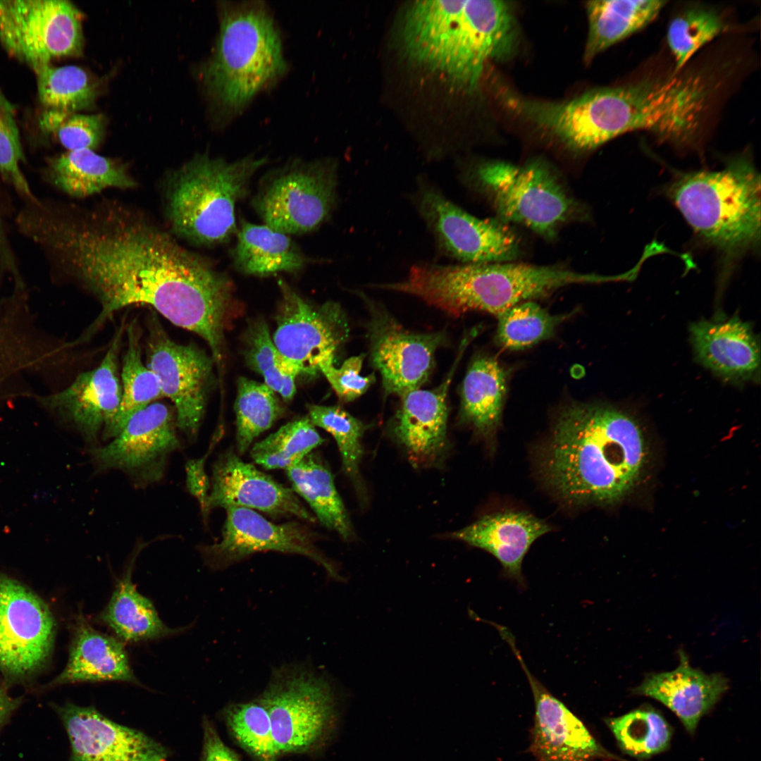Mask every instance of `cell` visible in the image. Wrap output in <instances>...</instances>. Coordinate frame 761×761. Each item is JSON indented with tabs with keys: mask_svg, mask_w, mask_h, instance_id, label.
Listing matches in <instances>:
<instances>
[{
	"mask_svg": "<svg viewBox=\"0 0 761 761\" xmlns=\"http://www.w3.org/2000/svg\"><path fill=\"white\" fill-rule=\"evenodd\" d=\"M35 71L38 96L46 109L76 113L94 104L97 85L80 67L48 64Z\"/></svg>",
	"mask_w": 761,
	"mask_h": 761,
	"instance_id": "8d00e7d4",
	"label": "cell"
},
{
	"mask_svg": "<svg viewBox=\"0 0 761 761\" xmlns=\"http://www.w3.org/2000/svg\"><path fill=\"white\" fill-rule=\"evenodd\" d=\"M646 457L643 433L631 414L609 404L573 402L555 419L538 469L564 503L605 506L631 491Z\"/></svg>",
	"mask_w": 761,
	"mask_h": 761,
	"instance_id": "7a4b0ae2",
	"label": "cell"
},
{
	"mask_svg": "<svg viewBox=\"0 0 761 761\" xmlns=\"http://www.w3.org/2000/svg\"><path fill=\"white\" fill-rule=\"evenodd\" d=\"M244 357L247 366L262 376L268 387L285 401L292 399L300 372L276 348L264 321H256L248 328Z\"/></svg>",
	"mask_w": 761,
	"mask_h": 761,
	"instance_id": "f35d334b",
	"label": "cell"
},
{
	"mask_svg": "<svg viewBox=\"0 0 761 761\" xmlns=\"http://www.w3.org/2000/svg\"><path fill=\"white\" fill-rule=\"evenodd\" d=\"M27 233L101 306L79 344L116 311L139 304L199 335L213 355L223 350L234 299L230 278L140 216L111 206L74 218L38 211Z\"/></svg>",
	"mask_w": 761,
	"mask_h": 761,
	"instance_id": "6da1fadb",
	"label": "cell"
},
{
	"mask_svg": "<svg viewBox=\"0 0 761 761\" xmlns=\"http://www.w3.org/2000/svg\"><path fill=\"white\" fill-rule=\"evenodd\" d=\"M338 163L331 159H292L267 173L252 204L264 223L299 235L326 223L336 206Z\"/></svg>",
	"mask_w": 761,
	"mask_h": 761,
	"instance_id": "9c48e42d",
	"label": "cell"
},
{
	"mask_svg": "<svg viewBox=\"0 0 761 761\" xmlns=\"http://www.w3.org/2000/svg\"><path fill=\"white\" fill-rule=\"evenodd\" d=\"M219 542L199 547L204 563L222 569L260 552L276 551L307 557L333 578L338 570L316 545V535L297 521L272 523L251 509L228 507Z\"/></svg>",
	"mask_w": 761,
	"mask_h": 761,
	"instance_id": "e0dca14e",
	"label": "cell"
},
{
	"mask_svg": "<svg viewBox=\"0 0 761 761\" xmlns=\"http://www.w3.org/2000/svg\"><path fill=\"white\" fill-rule=\"evenodd\" d=\"M0 43L34 70L54 58L79 55L80 13L65 0H0Z\"/></svg>",
	"mask_w": 761,
	"mask_h": 761,
	"instance_id": "8fae6325",
	"label": "cell"
},
{
	"mask_svg": "<svg viewBox=\"0 0 761 761\" xmlns=\"http://www.w3.org/2000/svg\"><path fill=\"white\" fill-rule=\"evenodd\" d=\"M668 193L697 235L727 255L760 241V177L747 155L722 168L683 174Z\"/></svg>",
	"mask_w": 761,
	"mask_h": 761,
	"instance_id": "8992f818",
	"label": "cell"
},
{
	"mask_svg": "<svg viewBox=\"0 0 761 761\" xmlns=\"http://www.w3.org/2000/svg\"><path fill=\"white\" fill-rule=\"evenodd\" d=\"M19 704L20 700L11 697L6 691V685L0 682V729Z\"/></svg>",
	"mask_w": 761,
	"mask_h": 761,
	"instance_id": "f907efd6",
	"label": "cell"
},
{
	"mask_svg": "<svg viewBox=\"0 0 761 761\" xmlns=\"http://www.w3.org/2000/svg\"><path fill=\"white\" fill-rule=\"evenodd\" d=\"M319 435L308 416L292 421L265 439L255 443L251 458L266 469H286L322 445Z\"/></svg>",
	"mask_w": 761,
	"mask_h": 761,
	"instance_id": "ab89813d",
	"label": "cell"
},
{
	"mask_svg": "<svg viewBox=\"0 0 761 761\" xmlns=\"http://www.w3.org/2000/svg\"><path fill=\"white\" fill-rule=\"evenodd\" d=\"M667 2L660 0H601L586 3L588 32L584 60L590 62L612 45L651 23Z\"/></svg>",
	"mask_w": 761,
	"mask_h": 761,
	"instance_id": "4dcf8cb0",
	"label": "cell"
},
{
	"mask_svg": "<svg viewBox=\"0 0 761 761\" xmlns=\"http://www.w3.org/2000/svg\"><path fill=\"white\" fill-rule=\"evenodd\" d=\"M621 750L637 758H648L669 745L672 730L658 712L636 710L624 715L605 719Z\"/></svg>",
	"mask_w": 761,
	"mask_h": 761,
	"instance_id": "60d3db41",
	"label": "cell"
},
{
	"mask_svg": "<svg viewBox=\"0 0 761 761\" xmlns=\"http://www.w3.org/2000/svg\"><path fill=\"white\" fill-rule=\"evenodd\" d=\"M507 391V373L496 358L477 357L461 389L459 419L490 443L500 426Z\"/></svg>",
	"mask_w": 761,
	"mask_h": 761,
	"instance_id": "83f0119b",
	"label": "cell"
},
{
	"mask_svg": "<svg viewBox=\"0 0 761 761\" xmlns=\"http://www.w3.org/2000/svg\"><path fill=\"white\" fill-rule=\"evenodd\" d=\"M680 656L677 668L648 676L634 693L666 705L692 734L700 718L727 690L728 681L721 674H706L692 668L683 653Z\"/></svg>",
	"mask_w": 761,
	"mask_h": 761,
	"instance_id": "484cf974",
	"label": "cell"
},
{
	"mask_svg": "<svg viewBox=\"0 0 761 761\" xmlns=\"http://www.w3.org/2000/svg\"><path fill=\"white\" fill-rule=\"evenodd\" d=\"M571 315L552 314L533 301L519 303L496 316V344L507 350L531 347L551 338Z\"/></svg>",
	"mask_w": 761,
	"mask_h": 761,
	"instance_id": "d590c367",
	"label": "cell"
},
{
	"mask_svg": "<svg viewBox=\"0 0 761 761\" xmlns=\"http://www.w3.org/2000/svg\"><path fill=\"white\" fill-rule=\"evenodd\" d=\"M221 431L216 433L204 454L201 457L187 460L185 466L187 490L199 502L204 521L209 516L206 507L210 489V481L205 470V464L207 458L221 439Z\"/></svg>",
	"mask_w": 761,
	"mask_h": 761,
	"instance_id": "7dc6e473",
	"label": "cell"
},
{
	"mask_svg": "<svg viewBox=\"0 0 761 761\" xmlns=\"http://www.w3.org/2000/svg\"><path fill=\"white\" fill-rule=\"evenodd\" d=\"M56 627L47 604L0 571V672L6 683L27 680L45 665Z\"/></svg>",
	"mask_w": 761,
	"mask_h": 761,
	"instance_id": "5bb4252c",
	"label": "cell"
},
{
	"mask_svg": "<svg viewBox=\"0 0 761 761\" xmlns=\"http://www.w3.org/2000/svg\"><path fill=\"white\" fill-rule=\"evenodd\" d=\"M202 761H239L236 754L222 741L212 724L204 720Z\"/></svg>",
	"mask_w": 761,
	"mask_h": 761,
	"instance_id": "c3c4849f",
	"label": "cell"
},
{
	"mask_svg": "<svg viewBox=\"0 0 761 761\" xmlns=\"http://www.w3.org/2000/svg\"><path fill=\"white\" fill-rule=\"evenodd\" d=\"M285 470L292 490L307 501L320 523L344 540H351L354 534L350 519L321 459L310 452Z\"/></svg>",
	"mask_w": 761,
	"mask_h": 761,
	"instance_id": "d6a6232c",
	"label": "cell"
},
{
	"mask_svg": "<svg viewBox=\"0 0 761 761\" xmlns=\"http://www.w3.org/2000/svg\"><path fill=\"white\" fill-rule=\"evenodd\" d=\"M412 202L445 255L465 264L512 261L519 256V239L505 223L471 215L427 181L419 180Z\"/></svg>",
	"mask_w": 761,
	"mask_h": 761,
	"instance_id": "7c38bea8",
	"label": "cell"
},
{
	"mask_svg": "<svg viewBox=\"0 0 761 761\" xmlns=\"http://www.w3.org/2000/svg\"><path fill=\"white\" fill-rule=\"evenodd\" d=\"M13 373L12 358L6 339L0 330V401L4 400Z\"/></svg>",
	"mask_w": 761,
	"mask_h": 761,
	"instance_id": "681fc988",
	"label": "cell"
},
{
	"mask_svg": "<svg viewBox=\"0 0 761 761\" xmlns=\"http://www.w3.org/2000/svg\"><path fill=\"white\" fill-rule=\"evenodd\" d=\"M140 543L131 555L126 569L98 619L109 626L121 641L135 643L163 638L178 632L160 619L151 601L140 593L132 581V573Z\"/></svg>",
	"mask_w": 761,
	"mask_h": 761,
	"instance_id": "f546056e",
	"label": "cell"
},
{
	"mask_svg": "<svg viewBox=\"0 0 761 761\" xmlns=\"http://www.w3.org/2000/svg\"><path fill=\"white\" fill-rule=\"evenodd\" d=\"M268 711L278 753L304 752L332 734L338 719L330 684L314 672L283 667L259 700Z\"/></svg>",
	"mask_w": 761,
	"mask_h": 761,
	"instance_id": "30bf717a",
	"label": "cell"
},
{
	"mask_svg": "<svg viewBox=\"0 0 761 761\" xmlns=\"http://www.w3.org/2000/svg\"><path fill=\"white\" fill-rule=\"evenodd\" d=\"M490 199L500 221L521 225L547 239L576 215L578 204L547 164H479L467 175Z\"/></svg>",
	"mask_w": 761,
	"mask_h": 761,
	"instance_id": "ba28073f",
	"label": "cell"
},
{
	"mask_svg": "<svg viewBox=\"0 0 761 761\" xmlns=\"http://www.w3.org/2000/svg\"><path fill=\"white\" fill-rule=\"evenodd\" d=\"M175 410L155 402L133 414L123 430L105 445L90 447L98 472L118 470L137 487L160 481L169 457L181 447Z\"/></svg>",
	"mask_w": 761,
	"mask_h": 761,
	"instance_id": "9a60e30c",
	"label": "cell"
},
{
	"mask_svg": "<svg viewBox=\"0 0 761 761\" xmlns=\"http://www.w3.org/2000/svg\"><path fill=\"white\" fill-rule=\"evenodd\" d=\"M476 333L473 330L462 340L457 357L440 385L428 390H414L401 396L392 432L410 461L416 466L434 465L445 456L447 449L449 388L459 360Z\"/></svg>",
	"mask_w": 761,
	"mask_h": 761,
	"instance_id": "603a6c76",
	"label": "cell"
},
{
	"mask_svg": "<svg viewBox=\"0 0 761 761\" xmlns=\"http://www.w3.org/2000/svg\"><path fill=\"white\" fill-rule=\"evenodd\" d=\"M364 357V354L352 357L338 369L334 366L333 353L324 355L318 362V371L325 376L342 402L357 399L375 382L374 373L366 376L360 374Z\"/></svg>",
	"mask_w": 761,
	"mask_h": 761,
	"instance_id": "bcb514c9",
	"label": "cell"
},
{
	"mask_svg": "<svg viewBox=\"0 0 761 761\" xmlns=\"http://www.w3.org/2000/svg\"><path fill=\"white\" fill-rule=\"evenodd\" d=\"M550 531L547 523L528 512L505 510L484 515L451 537L491 554L503 575L524 585V558L531 545Z\"/></svg>",
	"mask_w": 761,
	"mask_h": 761,
	"instance_id": "d4e9b609",
	"label": "cell"
},
{
	"mask_svg": "<svg viewBox=\"0 0 761 761\" xmlns=\"http://www.w3.org/2000/svg\"><path fill=\"white\" fill-rule=\"evenodd\" d=\"M51 182L74 197H86L108 187L130 189L136 182L124 165L91 149L67 151L49 167Z\"/></svg>",
	"mask_w": 761,
	"mask_h": 761,
	"instance_id": "1f68e13d",
	"label": "cell"
},
{
	"mask_svg": "<svg viewBox=\"0 0 761 761\" xmlns=\"http://www.w3.org/2000/svg\"><path fill=\"white\" fill-rule=\"evenodd\" d=\"M235 402L236 450L243 454L254 440L268 430L285 413L276 392L265 383L240 377Z\"/></svg>",
	"mask_w": 761,
	"mask_h": 761,
	"instance_id": "e575fe53",
	"label": "cell"
},
{
	"mask_svg": "<svg viewBox=\"0 0 761 761\" xmlns=\"http://www.w3.org/2000/svg\"><path fill=\"white\" fill-rule=\"evenodd\" d=\"M728 24L715 9L703 6L688 8L670 21L667 41L674 60L673 73L681 71L702 47L725 32Z\"/></svg>",
	"mask_w": 761,
	"mask_h": 761,
	"instance_id": "74e56055",
	"label": "cell"
},
{
	"mask_svg": "<svg viewBox=\"0 0 761 761\" xmlns=\"http://www.w3.org/2000/svg\"><path fill=\"white\" fill-rule=\"evenodd\" d=\"M307 409L311 423L334 438L343 471L361 492L359 463L364 451L361 440L368 426L339 406L308 404Z\"/></svg>",
	"mask_w": 761,
	"mask_h": 761,
	"instance_id": "b9f144b4",
	"label": "cell"
},
{
	"mask_svg": "<svg viewBox=\"0 0 761 761\" xmlns=\"http://www.w3.org/2000/svg\"><path fill=\"white\" fill-rule=\"evenodd\" d=\"M228 725L238 743L260 761H276L278 755L267 710L258 700L230 706Z\"/></svg>",
	"mask_w": 761,
	"mask_h": 761,
	"instance_id": "7bdbcfd3",
	"label": "cell"
},
{
	"mask_svg": "<svg viewBox=\"0 0 761 761\" xmlns=\"http://www.w3.org/2000/svg\"><path fill=\"white\" fill-rule=\"evenodd\" d=\"M106 681L140 684L122 641L96 630L80 614L73 626L66 665L51 684Z\"/></svg>",
	"mask_w": 761,
	"mask_h": 761,
	"instance_id": "4316f807",
	"label": "cell"
},
{
	"mask_svg": "<svg viewBox=\"0 0 761 761\" xmlns=\"http://www.w3.org/2000/svg\"><path fill=\"white\" fill-rule=\"evenodd\" d=\"M125 326L121 325L101 363L80 373L68 387L38 397L39 403L74 427L90 447L97 446L118 411L122 385L119 353Z\"/></svg>",
	"mask_w": 761,
	"mask_h": 761,
	"instance_id": "ac0fdd59",
	"label": "cell"
},
{
	"mask_svg": "<svg viewBox=\"0 0 761 761\" xmlns=\"http://www.w3.org/2000/svg\"><path fill=\"white\" fill-rule=\"evenodd\" d=\"M617 276L581 273L562 266L513 261L461 265L418 264L400 281L384 290L421 299L455 316L471 311L495 316L524 302L565 286L613 281Z\"/></svg>",
	"mask_w": 761,
	"mask_h": 761,
	"instance_id": "277c9868",
	"label": "cell"
},
{
	"mask_svg": "<svg viewBox=\"0 0 761 761\" xmlns=\"http://www.w3.org/2000/svg\"><path fill=\"white\" fill-rule=\"evenodd\" d=\"M236 234L231 256L235 268L245 274L266 276L295 273L311 262L288 235L265 224L242 219Z\"/></svg>",
	"mask_w": 761,
	"mask_h": 761,
	"instance_id": "f1b7e54d",
	"label": "cell"
},
{
	"mask_svg": "<svg viewBox=\"0 0 761 761\" xmlns=\"http://www.w3.org/2000/svg\"><path fill=\"white\" fill-rule=\"evenodd\" d=\"M267 162L254 155L228 161L198 154L176 171L166 194V216L173 231L199 245H216L237 233V203Z\"/></svg>",
	"mask_w": 761,
	"mask_h": 761,
	"instance_id": "52a82bcc",
	"label": "cell"
},
{
	"mask_svg": "<svg viewBox=\"0 0 761 761\" xmlns=\"http://www.w3.org/2000/svg\"><path fill=\"white\" fill-rule=\"evenodd\" d=\"M694 354L700 364L725 380H759L760 352L750 324L739 316L702 319L689 327Z\"/></svg>",
	"mask_w": 761,
	"mask_h": 761,
	"instance_id": "cb8c5ba5",
	"label": "cell"
},
{
	"mask_svg": "<svg viewBox=\"0 0 761 761\" xmlns=\"http://www.w3.org/2000/svg\"><path fill=\"white\" fill-rule=\"evenodd\" d=\"M40 126L54 135L68 150H94L104 135V122L100 115H86L56 110H47L40 118Z\"/></svg>",
	"mask_w": 761,
	"mask_h": 761,
	"instance_id": "ee69618b",
	"label": "cell"
},
{
	"mask_svg": "<svg viewBox=\"0 0 761 761\" xmlns=\"http://www.w3.org/2000/svg\"><path fill=\"white\" fill-rule=\"evenodd\" d=\"M278 282L281 297L273 343L300 373L316 375L320 359L335 354L348 338L347 317L339 304H313L283 279Z\"/></svg>",
	"mask_w": 761,
	"mask_h": 761,
	"instance_id": "2e32d148",
	"label": "cell"
},
{
	"mask_svg": "<svg viewBox=\"0 0 761 761\" xmlns=\"http://www.w3.org/2000/svg\"><path fill=\"white\" fill-rule=\"evenodd\" d=\"M125 333L127 348L120 371L121 401L113 421L101 435L104 440L116 437L133 414L163 397L157 376L142 359V332L137 321H132Z\"/></svg>",
	"mask_w": 761,
	"mask_h": 761,
	"instance_id": "836d02e7",
	"label": "cell"
},
{
	"mask_svg": "<svg viewBox=\"0 0 761 761\" xmlns=\"http://www.w3.org/2000/svg\"><path fill=\"white\" fill-rule=\"evenodd\" d=\"M214 51L202 68L207 95L225 121L287 73L280 34L264 1H221Z\"/></svg>",
	"mask_w": 761,
	"mask_h": 761,
	"instance_id": "5b68a950",
	"label": "cell"
},
{
	"mask_svg": "<svg viewBox=\"0 0 761 761\" xmlns=\"http://www.w3.org/2000/svg\"><path fill=\"white\" fill-rule=\"evenodd\" d=\"M526 674L535 704L529 752L537 761H593L612 755L587 727L531 673L506 628L499 630Z\"/></svg>",
	"mask_w": 761,
	"mask_h": 761,
	"instance_id": "ffe728a7",
	"label": "cell"
},
{
	"mask_svg": "<svg viewBox=\"0 0 761 761\" xmlns=\"http://www.w3.org/2000/svg\"><path fill=\"white\" fill-rule=\"evenodd\" d=\"M70 743V761H168V750L136 729L92 707H57Z\"/></svg>",
	"mask_w": 761,
	"mask_h": 761,
	"instance_id": "44dd1931",
	"label": "cell"
},
{
	"mask_svg": "<svg viewBox=\"0 0 761 761\" xmlns=\"http://www.w3.org/2000/svg\"><path fill=\"white\" fill-rule=\"evenodd\" d=\"M147 316L146 364L157 376L163 397L174 404L178 429L192 441L214 383V359L194 344L173 341L155 311Z\"/></svg>",
	"mask_w": 761,
	"mask_h": 761,
	"instance_id": "4fadbf2b",
	"label": "cell"
},
{
	"mask_svg": "<svg viewBox=\"0 0 761 761\" xmlns=\"http://www.w3.org/2000/svg\"><path fill=\"white\" fill-rule=\"evenodd\" d=\"M367 304L371 313L367 326L370 358L380 373L385 394L401 397L419 389L431 372L435 352L446 343V333L408 331L383 309Z\"/></svg>",
	"mask_w": 761,
	"mask_h": 761,
	"instance_id": "d6986e66",
	"label": "cell"
},
{
	"mask_svg": "<svg viewBox=\"0 0 761 761\" xmlns=\"http://www.w3.org/2000/svg\"><path fill=\"white\" fill-rule=\"evenodd\" d=\"M14 108L0 89V173L23 197L35 198L20 163L23 150Z\"/></svg>",
	"mask_w": 761,
	"mask_h": 761,
	"instance_id": "f6af8a7d",
	"label": "cell"
},
{
	"mask_svg": "<svg viewBox=\"0 0 761 761\" xmlns=\"http://www.w3.org/2000/svg\"><path fill=\"white\" fill-rule=\"evenodd\" d=\"M254 509L275 516H294L314 523L316 518L295 493L252 464L242 461L233 448L222 453L212 467L207 513L217 507Z\"/></svg>",
	"mask_w": 761,
	"mask_h": 761,
	"instance_id": "7402d4cb",
	"label": "cell"
},
{
	"mask_svg": "<svg viewBox=\"0 0 761 761\" xmlns=\"http://www.w3.org/2000/svg\"><path fill=\"white\" fill-rule=\"evenodd\" d=\"M400 39L410 61L472 91L489 61L512 54L516 23L505 1H416L403 15Z\"/></svg>",
	"mask_w": 761,
	"mask_h": 761,
	"instance_id": "3957f363",
	"label": "cell"
}]
</instances>
